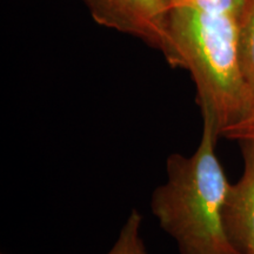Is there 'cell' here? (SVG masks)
<instances>
[{
  "instance_id": "3957f363",
  "label": "cell",
  "mask_w": 254,
  "mask_h": 254,
  "mask_svg": "<svg viewBox=\"0 0 254 254\" xmlns=\"http://www.w3.org/2000/svg\"><path fill=\"white\" fill-rule=\"evenodd\" d=\"M97 24L138 38L174 68L183 62L170 30L168 0H82Z\"/></svg>"
},
{
  "instance_id": "277c9868",
  "label": "cell",
  "mask_w": 254,
  "mask_h": 254,
  "mask_svg": "<svg viewBox=\"0 0 254 254\" xmlns=\"http://www.w3.org/2000/svg\"><path fill=\"white\" fill-rule=\"evenodd\" d=\"M244 172L230 186L224 218L228 237L241 254H254V140L239 141Z\"/></svg>"
},
{
  "instance_id": "52a82bcc",
  "label": "cell",
  "mask_w": 254,
  "mask_h": 254,
  "mask_svg": "<svg viewBox=\"0 0 254 254\" xmlns=\"http://www.w3.org/2000/svg\"><path fill=\"white\" fill-rule=\"evenodd\" d=\"M249 0H168L170 7H184L209 13H225L241 17Z\"/></svg>"
},
{
  "instance_id": "7a4b0ae2",
  "label": "cell",
  "mask_w": 254,
  "mask_h": 254,
  "mask_svg": "<svg viewBox=\"0 0 254 254\" xmlns=\"http://www.w3.org/2000/svg\"><path fill=\"white\" fill-rule=\"evenodd\" d=\"M239 19L170 7V30L183 68L194 81L201 114L214 120L219 135L239 118L250 97L240 62Z\"/></svg>"
},
{
  "instance_id": "5b68a950",
  "label": "cell",
  "mask_w": 254,
  "mask_h": 254,
  "mask_svg": "<svg viewBox=\"0 0 254 254\" xmlns=\"http://www.w3.org/2000/svg\"><path fill=\"white\" fill-rule=\"evenodd\" d=\"M241 67L250 88L254 87V0H249L239 19Z\"/></svg>"
},
{
  "instance_id": "ba28073f",
  "label": "cell",
  "mask_w": 254,
  "mask_h": 254,
  "mask_svg": "<svg viewBox=\"0 0 254 254\" xmlns=\"http://www.w3.org/2000/svg\"><path fill=\"white\" fill-rule=\"evenodd\" d=\"M219 136L237 141L254 140V87H251L249 100L239 118L225 127Z\"/></svg>"
},
{
  "instance_id": "6da1fadb",
  "label": "cell",
  "mask_w": 254,
  "mask_h": 254,
  "mask_svg": "<svg viewBox=\"0 0 254 254\" xmlns=\"http://www.w3.org/2000/svg\"><path fill=\"white\" fill-rule=\"evenodd\" d=\"M202 116L199 146L168 155L167 182L153 190L152 213L180 254H241L228 237L224 211L231 184L215 154L217 125Z\"/></svg>"
},
{
  "instance_id": "8992f818",
  "label": "cell",
  "mask_w": 254,
  "mask_h": 254,
  "mask_svg": "<svg viewBox=\"0 0 254 254\" xmlns=\"http://www.w3.org/2000/svg\"><path fill=\"white\" fill-rule=\"evenodd\" d=\"M142 217L138 209H132L120 230L112 249L107 254H148L140 236Z\"/></svg>"
}]
</instances>
